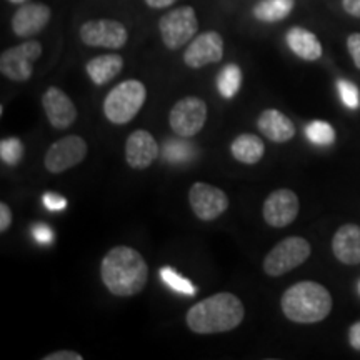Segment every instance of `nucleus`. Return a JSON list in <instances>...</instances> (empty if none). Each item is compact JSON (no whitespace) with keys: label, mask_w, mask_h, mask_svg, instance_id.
I'll list each match as a JSON object with an SVG mask.
<instances>
[{"label":"nucleus","mask_w":360,"mask_h":360,"mask_svg":"<svg viewBox=\"0 0 360 360\" xmlns=\"http://www.w3.org/2000/svg\"><path fill=\"white\" fill-rule=\"evenodd\" d=\"M101 277L110 294L132 297L141 294L146 287L148 265L141 252L127 245H117L102 259Z\"/></svg>","instance_id":"1"},{"label":"nucleus","mask_w":360,"mask_h":360,"mask_svg":"<svg viewBox=\"0 0 360 360\" xmlns=\"http://www.w3.org/2000/svg\"><path fill=\"white\" fill-rule=\"evenodd\" d=\"M245 317L242 300L231 292H220L197 302L187 312V326L202 335L231 332L240 326Z\"/></svg>","instance_id":"2"},{"label":"nucleus","mask_w":360,"mask_h":360,"mask_svg":"<svg viewBox=\"0 0 360 360\" xmlns=\"http://www.w3.org/2000/svg\"><path fill=\"white\" fill-rule=\"evenodd\" d=\"M282 312L295 323H317L328 317L332 295L322 283L304 281L289 287L281 300Z\"/></svg>","instance_id":"3"},{"label":"nucleus","mask_w":360,"mask_h":360,"mask_svg":"<svg viewBox=\"0 0 360 360\" xmlns=\"http://www.w3.org/2000/svg\"><path fill=\"white\" fill-rule=\"evenodd\" d=\"M147 101V89L141 80H124L107 94L103 115L115 125L132 122Z\"/></svg>","instance_id":"4"},{"label":"nucleus","mask_w":360,"mask_h":360,"mask_svg":"<svg viewBox=\"0 0 360 360\" xmlns=\"http://www.w3.org/2000/svg\"><path fill=\"white\" fill-rule=\"evenodd\" d=\"M312 254V247L304 237H287L278 242L264 259V272L270 277H281L300 267Z\"/></svg>","instance_id":"5"},{"label":"nucleus","mask_w":360,"mask_h":360,"mask_svg":"<svg viewBox=\"0 0 360 360\" xmlns=\"http://www.w3.org/2000/svg\"><path fill=\"white\" fill-rule=\"evenodd\" d=\"M162 42L170 51H177L186 44H191L199 30L197 13L191 6L177 7L165 13L159 20Z\"/></svg>","instance_id":"6"},{"label":"nucleus","mask_w":360,"mask_h":360,"mask_svg":"<svg viewBox=\"0 0 360 360\" xmlns=\"http://www.w3.org/2000/svg\"><path fill=\"white\" fill-rule=\"evenodd\" d=\"M42 56V44L37 40L7 49L0 56V72L12 82H27L34 74V62Z\"/></svg>","instance_id":"7"},{"label":"nucleus","mask_w":360,"mask_h":360,"mask_svg":"<svg viewBox=\"0 0 360 360\" xmlns=\"http://www.w3.org/2000/svg\"><path fill=\"white\" fill-rule=\"evenodd\" d=\"M207 122V105L200 97H184L175 102L169 115L170 127L179 137L191 139L204 129Z\"/></svg>","instance_id":"8"},{"label":"nucleus","mask_w":360,"mask_h":360,"mask_svg":"<svg viewBox=\"0 0 360 360\" xmlns=\"http://www.w3.org/2000/svg\"><path fill=\"white\" fill-rule=\"evenodd\" d=\"M87 142L80 135H65L47 148L44 165L51 174H62L79 165L87 157Z\"/></svg>","instance_id":"9"},{"label":"nucleus","mask_w":360,"mask_h":360,"mask_svg":"<svg viewBox=\"0 0 360 360\" xmlns=\"http://www.w3.org/2000/svg\"><path fill=\"white\" fill-rule=\"evenodd\" d=\"M80 40L87 47L102 49H122L129 40V32L124 24L112 19L89 20L80 27Z\"/></svg>","instance_id":"10"},{"label":"nucleus","mask_w":360,"mask_h":360,"mask_svg":"<svg viewBox=\"0 0 360 360\" xmlns=\"http://www.w3.org/2000/svg\"><path fill=\"white\" fill-rule=\"evenodd\" d=\"M192 212L204 222H212L229 209V197L222 188L205 182H195L188 191Z\"/></svg>","instance_id":"11"},{"label":"nucleus","mask_w":360,"mask_h":360,"mask_svg":"<svg viewBox=\"0 0 360 360\" xmlns=\"http://www.w3.org/2000/svg\"><path fill=\"white\" fill-rule=\"evenodd\" d=\"M300 210L299 197L290 188H278L269 193L264 202L262 215L270 227L282 229L297 219Z\"/></svg>","instance_id":"12"},{"label":"nucleus","mask_w":360,"mask_h":360,"mask_svg":"<svg viewBox=\"0 0 360 360\" xmlns=\"http://www.w3.org/2000/svg\"><path fill=\"white\" fill-rule=\"evenodd\" d=\"M222 57L224 39L215 30L197 35L184 52V62L191 69H202L209 64H217L222 60Z\"/></svg>","instance_id":"13"},{"label":"nucleus","mask_w":360,"mask_h":360,"mask_svg":"<svg viewBox=\"0 0 360 360\" xmlns=\"http://www.w3.org/2000/svg\"><path fill=\"white\" fill-rule=\"evenodd\" d=\"M42 107L53 129H69L77 120L74 101L58 87H49L42 96Z\"/></svg>","instance_id":"14"},{"label":"nucleus","mask_w":360,"mask_h":360,"mask_svg":"<svg viewBox=\"0 0 360 360\" xmlns=\"http://www.w3.org/2000/svg\"><path fill=\"white\" fill-rule=\"evenodd\" d=\"M159 157V143L148 130H134L125 142V160L129 167L146 170Z\"/></svg>","instance_id":"15"},{"label":"nucleus","mask_w":360,"mask_h":360,"mask_svg":"<svg viewBox=\"0 0 360 360\" xmlns=\"http://www.w3.org/2000/svg\"><path fill=\"white\" fill-rule=\"evenodd\" d=\"M51 20V8L45 4H22L12 17V30L17 37L29 39L42 32Z\"/></svg>","instance_id":"16"},{"label":"nucleus","mask_w":360,"mask_h":360,"mask_svg":"<svg viewBox=\"0 0 360 360\" xmlns=\"http://www.w3.org/2000/svg\"><path fill=\"white\" fill-rule=\"evenodd\" d=\"M332 252L335 259L345 265L360 264V225L345 224L332 238Z\"/></svg>","instance_id":"17"},{"label":"nucleus","mask_w":360,"mask_h":360,"mask_svg":"<svg viewBox=\"0 0 360 360\" xmlns=\"http://www.w3.org/2000/svg\"><path fill=\"white\" fill-rule=\"evenodd\" d=\"M257 127L269 141L276 143L289 142L295 135V125L285 114L281 110L267 109L260 114Z\"/></svg>","instance_id":"18"},{"label":"nucleus","mask_w":360,"mask_h":360,"mask_svg":"<svg viewBox=\"0 0 360 360\" xmlns=\"http://www.w3.org/2000/svg\"><path fill=\"white\" fill-rule=\"evenodd\" d=\"M287 45L297 57L302 60L314 62L322 57V44L317 39V35L304 29V27H292L285 35Z\"/></svg>","instance_id":"19"},{"label":"nucleus","mask_w":360,"mask_h":360,"mask_svg":"<svg viewBox=\"0 0 360 360\" xmlns=\"http://www.w3.org/2000/svg\"><path fill=\"white\" fill-rule=\"evenodd\" d=\"M122 69L124 58L119 53H105V56L94 57L85 65V72H87L89 79L96 85H98V87L114 80L122 72Z\"/></svg>","instance_id":"20"},{"label":"nucleus","mask_w":360,"mask_h":360,"mask_svg":"<svg viewBox=\"0 0 360 360\" xmlns=\"http://www.w3.org/2000/svg\"><path fill=\"white\" fill-rule=\"evenodd\" d=\"M231 152L236 160L242 162L245 165H254L262 160L265 154V146L264 141H260V137H257V135L242 134L233 139Z\"/></svg>","instance_id":"21"},{"label":"nucleus","mask_w":360,"mask_h":360,"mask_svg":"<svg viewBox=\"0 0 360 360\" xmlns=\"http://www.w3.org/2000/svg\"><path fill=\"white\" fill-rule=\"evenodd\" d=\"M295 0H262L254 7V17L260 22H281L294 11Z\"/></svg>","instance_id":"22"},{"label":"nucleus","mask_w":360,"mask_h":360,"mask_svg":"<svg viewBox=\"0 0 360 360\" xmlns=\"http://www.w3.org/2000/svg\"><path fill=\"white\" fill-rule=\"evenodd\" d=\"M242 85V70L236 64H227L217 77V89L224 98H233Z\"/></svg>","instance_id":"23"},{"label":"nucleus","mask_w":360,"mask_h":360,"mask_svg":"<svg viewBox=\"0 0 360 360\" xmlns=\"http://www.w3.org/2000/svg\"><path fill=\"white\" fill-rule=\"evenodd\" d=\"M305 135L312 143L317 146H330L335 141V130L328 122L323 120H314L305 129Z\"/></svg>","instance_id":"24"},{"label":"nucleus","mask_w":360,"mask_h":360,"mask_svg":"<svg viewBox=\"0 0 360 360\" xmlns=\"http://www.w3.org/2000/svg\"><path fill=\"white\" fill-rule=\"evenodd\" d=\"M160 277L170 289H174L175 292H180V294L193 297L197 294V287L193 285L191 281H187L186 277H182L180 274L175 272L172 267H162L160 269Z\"/></svg>","instance_id":"25"},{"label":"nucleus","mask_w":360,"mask_h":360,"mask_svg":"<svg viewBox=\"0 0 360 360\" xmlns=\"http://www.w3.org/2000/svg\"><path fill=\"white\" fill-rule=\"evenodd\" d=\"M22 157H24V146H22L19 139H4L0 142V159H2L4 164L15 167V165L20 164Z\"/></svg>","instance_id":"26"},{"label":"nucleus","mask_w":360,"mask_h":360,"mask_svg":"<svg viewBox=\"0 0 360 360\" xmlns=\"http://www.w3.org/2000/svg\"><path fill=\"white\" fill-rule=\"evenodd\" d=\"M337 87H339V94H340L342 102H344V105L349 107V109H352V110L359 109L360 96H359L357 85L349 82V80L342 79L337 82Z\"/></svg>","instance_id":"27"},{"label":"nucleus","mask_w":360,"mask_h":360,"mask_svg":"<svg viewBox=\"0 0 360 360\" xmlns=\"http://www.w3.org/2000/svg\"><path fill=\"white\" fill-rule=\"evenodd\" d=\"M165 159H169L170 162H184L187 157H191V146L187 143H177V142H169L165 143Z\"/></svg>","instance_id":"28"},{"label":"nucleus","mask_w":360,"mask_h":360,"mask_svg":"<svg viewBox=\"0 0 360 360\" xmlns=\"http://www.w3.org/2000/svg\"><path fill=\"white\" fill-rule=\"evenodd\" d=\"M347 49H349V53H350V57H352L355 67L360 70V34L359 32L349 35Z\"/></svg>","instance_id":"29"},{"label":"nucleus","mask_w":360,"mask_h":360,"mask_svg":"<svg viewBox=\"0 0 360 360\" xmlns=\"http://www.w3.org/2000/svg\"><path fill=\"white\" fill-rule=\"evenodd\" d=\"M44 204L51 210H64L67 207V200L65 197L58 195L56 192H47L44 195Z\"/></svg>","instance_id":"30"},{"label":"nucleus","mask_w":360,"mask_h":360,"mask_svg":"<svg viewBox=\"0 0 360 360\" xmlns=\"http://www.w3.org/2000/svg\"><path fill=\"white\" fill-rule=\"evenodd\" d=\"M32 233H34V238L39 242V244L47 245V244H51V242H52V237H53L52 231H51V227H47V225L37 224L32 229Z\"/></svg>","instance_id":"31"},{"label":"nucleus","mask_w":360,"mask_h":360,"mask_svg":"<svg viewBox=\"0 0 360 360\" xmlns=\"http://www.w3.org/2000/svg\"><path fill=\"white\" fill-rule=\"evenodd\" d=\"M12 225V210L7 204H0V232H7Z\"/></svg>","instance_id":"32"},{"label":"nucleus","mask_w":360,"mask_h":360,"mask_svg":"<svg viewBox=\"0 0 360 360\" xmlns=\"http://www.w3.org/2000/svg\"><path fill=\"white\" fill-rule=\"evenodd\" d=\"M44 360H84V357L74 350H58V352L45 355Z\"/></svg>","instance_id":"33"},{"label":"nucleus","mask_w":360,"mask_h":360,"mask_svg":"<svg viewBox=\"0 0 360 360\" xmlns=\"http://www.w3.org/2000/svg\"><path fill=\"white\" fill-rule=\"evenodd\" d=\"M349 344L350 347L360 352V322H355L349 330Z\"/></svg>","instance_id":"34"},{"label":"nucleus","mask_w":360,"mask_h":360,"mask_svg":"<svg viewBox=\"0 0 360 360\" xmlns=\"http://www.w3.org/2000/svg\"><path fill=\"white\" fill-rule=\"evenodd\" d=\"M342 7L349 15L360 19V0H342Z\"/></svg>","instance_id":"35"},{"label":"nucleus","mask_w":360,"mask_h":360,"mask_svg":"<svg viewBox=\"0 0 360 360\" xmlns=\"http://www.w3.org/2000/svg\"><path fill=\"white\" fill-rule=\"evenodd\" d=\"M175 2H177V0H146V4L150 8H167L170 6H174Z\"/></svg>","instance_id":"36"},{"label":"nucleus","mask_w":360,"mask_h":360,"mask_svg":"<svg viewBox=\"0 0 360 360\" xmlns=\"http://www.w3.org/2000/svg\"><path fill=\"white\" fill-rule=\"evenodd\" d=\"M11 2H12V4H25L27 0H11Z\"/></svg>","instance_id":"37"}]
</instances>
